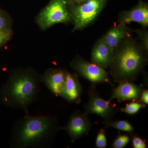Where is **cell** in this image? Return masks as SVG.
<instances>
[{"label":"cell","instance_id":"6da1fadb","mask_svg":"<svg viewBox=\"0 0 148 148\" xmlns=\"http://www.w3.org/2000/svg\"><path fill=\"white\" fill-rule=\"evenodd\" d=\"M60 130L61 126L56 117L26 115L14 124L10 145L13 148L50 147Z\"/></svg>","mask_w":148,"mask_h":148},{"label":"cell","instance_id":"7a4b0ae2","mask_svg":"<svg viewBox=\"0 0 148 148\" xmlns=\"http://www.w3.org/2000/svg\"><path fill=\"white\" fill-rule=\"evenodd\" d=\"M148 53L141 43L129 35L113 51L108 73L115 82H133L148 64Z\"/></svg>","mask_w":148,"mask_h":148},{"label":"cell","instance_id":"3957f363","mask_svg":"<svg viewBox=\"0 0 148 148\" xmlns=\"http://www.w3.org/2000/svg\"><path fill=\"white\" fill-rule=\"evenodd\" d=\"M42 82V76L34 71L16 70L2 88V101L11 108L22 110L29 114L28 108L37 101Z\"/></svg>","mask_w":148,"mask_h":148},{"label":"cell","instance_id":"277c9868","mask_svg":"<svg viewBox=\"0 0 148 148\" xmlns=\"http://www.w3.org/2000/svg\"><path fill=\"white\" fill-rule=\"evenodd\" d=\"M108 0H87L79 5H68L72 21V32L80 31L92 25L105 8Z\"/></svg>","mask_w":148,"mask_h":148},{"label":"cell","instance_id":"5b68a950","mask_svg":"<svg viewBox=\"0 0 148 148\" xmlns=\"http://www.w3.org/2000/svg\"><path fill=\"white\" fill-rule=\"evenodd\" d=\"M37 23L42 30L59 23L69 24L72 21L67 0H50L37 17Z\"/></svg>","mask_w":148,"mask_h":148},{"label":"cell","instance_id":"8992f818","mask_svg":"<svg viewBox=\"0 0 148 148\" xmlns=\"http://www.w3.org/2000/svg\"><path fill=\"white\" fill-rule=\"evenodd\" d=\"M95 87V84H92L89 88V100L84 106V112L88 116L90 114L99 116L103 118L105 121H111L119 109L111 101H106L101 98Z\"/></svg>","mask_w":148,"mask_h":148},{"label":"cell","instance_id":"52a82bcc","mask_svg":"<svg viewBox=\"0 0 148 148\" xmlns=\"http://www.w3.org/2000/svg\"><path fill=\"white\" fill-rule=\"evenodd\" d=\"M71 67L83 77L93 84L106 83L114 86L105 69L85 60L79 55L75 57L70 64Z\"/></svg>","mask_w":148,"mask_h":148},{"label":"cell","instance_id":"ba28073f","mask_svg":"<svg viewBox=\"0 0 148 148\" xmlns=\"http://www.w3.org/2000/svg\"><path fill=\"white\" fill-rule=\"evenodd\" d=\"M92 126L88 115L80 111L76 110L72 114L66 126L61 127V130H66L73 143L87 135Z\"/></svg>","mask_w":148,"mask_h":148},{"label":"cell","instance_id":"9c48e42d","mask_svg":"<svg viewBox=\"0 0 148 148\" xmlns=\"http://www.w3.org/2000/svg\"><path fill=\"white\" fill-rule=\"evenodd\" d=\"M119 24H128L137 22L144 28L148 27V4L139 0L138 4L129 10L120 12L117 18Z\"/></svg>","mask_w":148,"mask_h":148},{"label":"cell","instance_id":"30bf717a","mask_svg":"<svg viewBox=\"0 0 148 148\" xmlns=\"http://www.w3.org/2000/svg\"><path fill=\"white\" fill-rule=\"evenodd\" d=\"M114 88L109 101L116 99L119 102L124 101H138L140 100L144 88L143 84L137 85L130 82L119 83Z\"/></svg>","mask_w":148,"mask_h":148},{"label":"cell","instance_id":"8fae6325","mask_svg":"<svg viewBox=\"0 0 148 148\" xmlns=\"http://www.w3.org/2000/svg\"><path fill=\"white\" fill-rule=\"evenodd\" d=\"M68 71L64 69H50L42 76V82L56 96H61Z\"/></svg>","mask_w":148,"mask_h":148},{"label":"cell","instance_id":"7c38bea8","mask_svg":"<svg viewBox=\"0 0 148 148\" xmlns=\"http://www.w3.org/2000/svg\"><path fill=\"white\" fill-rule=\"evenodd\" d=\"M113 51L107 45L101 37L94 44L90 54L91 63L103 69L110 68Z\"/></svg>","mask_w":148,"mask_h":148},{"label":"cell","instance_id":"4fadbf2b","mask_svg":"<svg viewBox=\"0 0 148 148\" xmlns=\"http://www.w3.org/2000/svg\"><path fill=\"white\" fill-rule=\"evenodd\" d=\"M82 86L77 75L68 72L61 96L69 103L79 104L81 102Z\"/></svg>","mask_w":148,"mask_h":148},{"label":"cell","instance_id":"5bb4252c","mask_svg":"<svg viewBox=\"0 0 148 148\" xmlns=\"http://www.w3.org/2000/svg\"><path fill=\"white\" fill-rule=\"evenodd\" d=\"M133 32V30L127 27L126 24H119L109 29L102 38L107 45L113 51L123 40Z\"/></svg>","mask_w":148,"mask_h":148},{"label":"cell","instance_id":"9a60e30c","mask_svg":"<svg viewBox=\"0 0 148 148\" xmlns=\"http://www.w3.org/2000/svg\"><path fill=\"white\" fill-rule=\"evenodd\" d=\"M105 126L107 127H113L119 130L127 132H132L134 128L129 121L126 120H117L113 121L103 122Z\"/></svg>","mask_w":148,"mask_h":148},{"label":"cell","instance_id":"2e32d148","mask_svg":"<svg viewBox=\"0 0 148 148\" xmlns=\"http://www.w3.org/2000/svg\"><path fill=\"white\" fill-rule=\"evenodd\" d=\"M146 106V105L140 101H133L127 104L124 108L121 109V111L129 114H134L137 113L140 109L144 108Z\"/></svg>","mask_w":148,"mask_h":148},{"label":"cell","instance_id":"e0dca14e","mask_svg":"<svg viewBox=\"0 0 148 148\" xmlns=\"http://www.w3.org/2000/svg\"><path fill=\"white\" fill-rule=\"evenodd\" d=\"M138 35L143 47L148 52V31L147 28L133 30V32Z\"/></svg>","mask_w":148,"mask_h":148},{"label":"cell","instance_id":"ac0fdd59","mask_svg":"<svg viewBox=\"0 0 148 148\" xmlns=\"http://www.w3.org/2000/svg\"><path fill=\"white\" fill-rule=\"evenodd\" d=\"M129 136L119 134L113 143L112 147L114 148L124 147L129 143Z\"/></svg>","mask_w":148,"mask_h":148},{"label":"cell","instance_id":"d6986e66","mask_svg":"<svg viewBox=\"0 0 148 148\" xmlns=\"http://www.w3.org/2000/svg\"><path fill=\"white\" fill-rule=\"evenodd\" d=\"M107 145V140L105 134V130L103 129H101L98 132L96 137L95 145L97 148H104L106 147Z\"/></svg>","mask_w":148,"mask_h":148},{"label":"cell","instance_id":"ffe728a7","mask_svg":"<svg viewBox=\"0 0 148 148\" xmlns=\"http://www.w3.org/2000/svg\"><path fill=\"white\" fill-rule=\"evenodd\" d=\"M11 35L12 32L10 29L0 32V47L10 39Z\"/></svg>","mask_w":148,"mask_h":148},{"label":"cell","instance_id":"44dd1931","mask_svg":"<svg viewBox=\"0 0 148 148\" xmlns=\"http://www.w3.org/2000/svg\"><path fill=\"white\" fill-rule=\"evenodd\" d=\"M132 143L133 147L135 148H146L147 145L144 140L137 136L132 135Z\"/></svg>","mask_w":148,"mask_h":148},{"label":"cell","instance_id":"7402d4cb","mask_svg":"<svg viewBox=\"0 0 148 148\" xmlns=\"http://www.w3.org/2000/svg\"><path fill=\"white\" fill-rule=\"evenodd\" d=\"M10 29L6 16L0 10V32Z\"/></svg>","mask_w":148,"mask_h":148},{"label":"cell","instance_id":"603a6c76","mask_svg":"<svg viewBox=\"0 0 148 148\" xmlns=\"http://www.w3.org/2000/svg\"><path fill=\"white\" fill-rule=\"evenodd\" d=\"M139 101L144 103L146 106L147 105V106L148 104V90L147 89H144Z\"/></svg>","mask_w":148,"mask_h":148},{"label":"cell","instance_id":"cb8c5ba5","mask_svg":"<svg viewBox=\"0 0 148 148\" xmlns=\"http://www.w3.org/2000/svg\"><path fill=\"white\" fill-rule=\"evenodd\" d=\"M68 5H79L83 3L87 0H67Z\"/></svg>","mask_w":148,"mask_h":148}]
</instances>
